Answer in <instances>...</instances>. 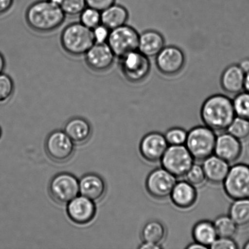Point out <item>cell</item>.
<instances>
[{"mask_svg": "<svg viewBox=\"0 0 249 249\" xmlns=\"http://www.w3.org/2000/svg\"><path fill=\"white\" fill-rule=\"evenodd\" d=\"M200 115L205 125L214 131H226L236 117L233 101L224 94L212 95L202 105Z\"/></svg>", "mask_w": 249, "mask_h": 249, "instance_id": "cell-1", "label": "cell"}, {"mask_svg": "<svg viewBox=\"0 0 249 249\" xmlns=\"http://www.w3.org/2000/svg\"><path fill=\"white\" fill-rule=\"evenodd\" d=\"M25 17L27 23L34 31L48 33L62 25L66 15L54 2L50 0H41L28 7Z\"/></svg>", "mask_w": 249, "mask_h": 249, "instance_id": "cell-2", "label": "cell"}, {"mask_svg": "<svg viewBox=\"0 0 249 249\" xmlns=\"http://www.w3.org/2000/svg\"><path fill=\"white\" fill-rule=\"evenodd\" d=\"M63 50L73 56L85 55L95 43L91 29L81 23H74L66 26L60 36Z\"/></svg>", "mask_w": 249, "mask_h": 249, "instance_id": "cell-3", "label": "cell"}, {"mask_svg": "<svg viewBox=\"0 0 249 249\" xmlns=\"http://www.w3.org/2000/svg\"><path fill=\"white\" fill-rule=\"evenodd\" d=\"M216 139L213 129L206 125L197 126L187 133L185 145L195 160H204L213 155Z\"/></svg>", "mask_w": 249, "mask_h": 249, "instance_id": "cell-4", "label": "cell"}, {"mask_svg": "<svg viewBox=\"0 0 249 249\" xmlns=\"http://www.w3.org/2000/svg\"><path fill=\"white\" fill-rule=\"evenodd\" d=\"M119 65L124 78L129 82L143 81L150 74L151 63L149 58L139 50L131 51L119 58Z\"/></svg>", "mask_w": 249, "mask_h": 249, "instance_id": "cell-5", "label": "cell"}, {"mask_svg": "<svg viewBox=\"0 0 249 249\" xmlns=\"http://www.w3.org/2000/svg\"><path fill=\"white\" fill-rule=\"evenodd\" d=\"M195 159L185 145H170L161 159L162 166L177 178L185 177Z\"/></svg>", "mask_w": 249, "mask_h": 249, "instance_id": "cell-6", "label": "cell"}, {"mask_svg": "<svg viewBox=\"0 0 249 249\" xmlns=\"http://www.w3.org/2000/svg\"><path fill=\"white\" fill-rule=\"evenodd\" d=\"M223 184L226 194L233 201L249 199V166L238 163L231 167Z\"/></svg>", "mask_w": 249, "mask_h": 249, "instance_id": "cell-7", "label": "cell"}, {"mask_svg": "<svg viewBox=\"0 0 249 249\" xmlns=\"http://www.w3.org/2000/svg\"><path fill=\"white\" fill-rule=\"evenodd\" d=\"M49 192L57 203H68L79 195V181L71 173H60L51 179Z\"/></svg>", "mask_w": 249, "mask_h": 249, "instance_id": "cell-8", "label": "cell"}, {"mask_svg": "<svg viewBox=\"0 0 249 249\" xmlns=\"http://www.w3.org/2000/svg\"><path fill=\"white\" fill-rule=\"evenodd\" d=\"M139 34L127 24L111 30L107 43L115 55L120 58L131 51L138 50Z\"/></svg>", "mask_w": 249, "mask_h": 249, "instance_id": "cell-9", "label": "cell"}, {"mask_svg": "<svg viewBox=\"0 0 249 249\" xmlns=\"http://www.w3.org/2000/svg\"><path fill=\"white\" fill-rule=\"evenodd\" d=\"M177 183V177L172 173L163 167L158 168L148 175L145 187L151 196L158 199H164L170 197Z\"/></svg>", "mask_w": 249, "mask_h": 249, "instance_id": "cell-10", "label": "cell"}, {"mask_svg": "<svg viewBox=\"0 0 249 249\" xmlns=\"http://www.w3.org/2000/svg\"><path fill=\"white\" fill-rule=\"evenodd\" d=\"M45 150L49 158L55 162H66L74 154V143L65 131L56 130L46 138Z\"/></svg>", "mask_w": 249, "mask_h": 249, "instance_id": "cell-11", "label": "cell"}, {"mask_svg": "<svg viewBox=\"0 0 249 249\" xmlns=\"http://www.w3.org/2000/svg\"><path fill=\"white\" fill-rule=\"evenodd\" d=\"M185 64L184 53L179 48L167 46L156 56V65L162 74L173 76L182 71Z\"/></svg>", "mask_w": 249, "mask_h": 249, "instance_id": "cell-12", "label": "cell"}, {"mask_svg": "<svg viewBox=\"0 0 249 249\" xmlns=\"http://www.w3.org/2000/svg\"><path fill=\"white\" fill-rule=\"evenodd\" d=\"M115 57L107 43H95L85 54L88 67L99 72L108 70L113 66Z\"/></svg>", "mask_w": 249, "mask_h": 249, "instance_id": "cell-13", "label": "cell"}, {"mask_svg": "<svg viewBox=\"0 0 249 249\" xmlns=\"http://www.w3.org/2000/svg\"><path fill=\"white\" fill-rule=\"evenodd\" d=\"M168 144L165 136L159 132H151L142 139L139 150L144 160L155 163L160 161Z\"/></svg>", "mask_w": 249, "mask_h": 249, "instance_id": "cell-14", "label": "cell"}, {"mask_svg": "<svg viewBox=\"0 0 249 249\" xmlns=\"http://www.w3.org/2000/svg\"><path fill=\"white\" fill-rule=\"evenodd\" d=\"M67 213L71 220L74 223L85 225L94 219L96 207L94 201L82 195L68 202Z\"/></svg>", "mask_w": 249, "mask_h": 249, "instance_id": "cell-15", "label": "cell"}, {"mask_svg": "<svg viewBox=\"0 0 249 249\" xmlns=\"http://www.w3.org/2000/svg\"><path fill=\"white\" fill-rule=\"evenodd\" d=\"M242 150L240 140L231 134L223 133L217 137L214 155L226 162L230 163L237 160Z\"/></svg>", "mask_w": 249, "mask_h": 249, "instance_id": "cell-16", "label": "cell"}, {"mask_svg": "<svg viewBox=\"0 0 249 249\" xmlns=\"http://www.w3.org/2000/svg\"><path fill=\"white\" fill-rule=\"evenodd\" d=\"M246 73L240 66L229 65L224 70L221 77V85L224 91L231 94H237L245 88Z\"/></svg>", "mask_w": 249, "mask_h": 249, "instance_id": "cell-17", "label": "cell"}, {"mask_svg": "<svg viewBox=\"0 0 249 249\" xmlns=\"http://www.w3.org/2000/svg\"><path fill=\"white\" fill-rule=\"evenodd\" d=\"M79 190L82 196L92 201H99L103 198L106 194V183L99 175L89 173L84 175L80 179Z\"/></svg>", "mask_w": 249, "mask_h": 249, "instance_id": "cell-18", "label": "cell"}, {"mask_svg": "<svg viewBox=\"0 0 249 249\" xmlns=\"http://www.w3.org/2000/svg\"><path fill=\"white\" fill-rule=\"evenodd\" d=\"M171 199L175 206L182 209L191 208L196 203L197 194L196 187L187 180L177 182L172 194Z\"/></svg>", "mask_w": 249, "mask_h": 249, "instance_id": "cell-19", "label": "cell"}, {"mask_svg": "<svg viewBox=\"0 0 249 249\" xmlns=\"http://www.w3.org/2000/svg\"><path fill=\"white\" fill-rule=\"evenodd\" d=\"M204 168L206 179L213 184L223 183L228 176L231 167L229 163L218 156L212 155L204 160Z\"/></svg>", "mask_w": 249, "mask_h": 249, "instance_id": "cell-20", "label": "cell"}, {"mask_svg": "<svg viewBox=\"0 0 249 249\" xmlns=\"http://www.w3.org/2000/svg\"><path fill=\"white\" fill-rule=\"evenodd\" d=\"M165 46V39L158 31L148 30L139 34L138 50L148 58L156 57Z\"/></svg>", "mask_w": 249, "mask_h": 249, "instance_id": "cell-21", "label": "cell"}, {"mask_svg": "<svg viewBox=\"0 0 249 249\" xmlns=\"http://www.w3.org/2000/svg\"><path fill=\"white\" fill-rule=\"evenodd\" d=\"M65 133L75 144H84L89 141L92 134L91 126L86 119L73 118L65 124Z\"/></svg>", "mask_w": 249, "mask_h": 249, "instance_id": "cell-22", "label": "cell"}, {"mask_svg": "<svg viewBox=\"0 0 249 249\" xmlns=\"http://www.w3.org/2000/svg\"><path fill=\"white\" fill-rule=\"evenodd\" d=\"M128 17L127 9L119 4H114L101 12L102 23L110 30L126 24Z\"/></svg>", "mask_w": 249, "mask_h": 249, "instance_id": "cell-23", "label": "cell"}, {"mask_svg": "<svg viewBox=\"0 0 249 249\" xmlns=\"http://www.w3.org/2000/svg\"><path fill=\"white\" fill-rule=\"evenodd\" d=\"M192 236L195 242L210 248L218 238L213 223L202 220L197 223L193 228Z\"/></svg>", "mask_w": 249, "mask_h": 249, "instance_id": "cell-24", "label": "cell"}, {"mask_svg": "<svg viewBox=\"0 0 249 249\" xmlns=\"http://www.w3.org/2000/svg\"><path fill=\"white\" fill-rule=\"evenodd\" d=\"M166 236L164 226L160 222L153 220L148 222L144 226L141 232L143 242L160 245Z\"/></svg>", "mask_w": 249, "mask_h": 249, "instance_id": "cell-25", "label": "cell"}, {"mask_svg": "<svg viewBox=\"0 0 249 249\" xmlns=\"http://www.w3.org/2000/svg\"><path fill=\"white\" fill-rule=\"evenodd\" d=\"M229 215L238 226L249 223V199L234 200L229 208Z\"/></svg>", "mask_w": 249, "mask_h": 249, "instance_id": "cell-26", "label": "cell"}, {"mask_svg": "<svg viewBox=\"0 0 249 249\" xmlns=\"http://www.w3.org/2000/svg\"><path fill=\"white\" fill-rule=\"evenodd\" d=\"M218 237L232 238L237 232L238 226L229 215H221L213 222Z\"/></svg>", "mask_w": 249, "mask_h": 249, "instance_id": "cell-27", "label": "cell"}, {"mask_svg": "<svg viewBox=\"0 0 249 249\" xmlns=\"http://www.w3.org/2000/svg\"><path fill=\"white\" fill-rule=\"evenodd\" d=\"M232 101L236 116L249 121V92L241 91Z\"/></svg>", "mask_w": 249, "mask_h": 249, "instance_id": "cell-28", "label": "cell"}, {"mask_svg": "<svg viewBox=\"0 0 249 249\" xmlns=\"http://www.w3.org/2000/svg\"><path fill=\"white\" fill-rule=\"evenodd\" d=\"M58 5L66 16L71 17L80 16L87 7L86 0H59Z\"/></svg>", "mask_w": 249, "mask_h": 249, "instance_id": "cell-29", "label": "cell"}, {"mask_svg": "<svg viewBox=\"0 0 249 249\" xmlns=\"http://www.w3.org/2000/svg\"><path fill=\"white\" fill-rule=\"evenodd\" d=\"M227 130L239 140L246 139L249 136V121L236 116Z\"/></svg>", "mask_w": 249, "mask_h": 249, "instance_id": "cell-30", "label": "cell"}, {"mask_svg": "<svg viewBox=\"0 0 249 249\" xmlns=\"http://www.w3.org/2000/svg\"><path fill=\"white\" fill-rule=\"evenodd\" d=\"M80 23L90 29H93L102 23L101 12L87 7L80 14Z\"/></svg>", "mask_w": 249, "mask_h": 249, "instance_id": "cell-31", "label": "cell"}, {"mask_svg": "<svg viewBox=\"0 0 249 249\" xmlns=\"http://www.w3.org/2000/svg\"><path fill=\"white\" fill-rule=\"evenodd\" d=\"M14 91V84L8 75L0 74V105L6 104L11 99Z\"/></svg>", "mask_w": 249, "mask_h": 249, "instance_id": "cell-32", "label": "cell"}, {"mask_svg": "<svg viewBox=\"0 0 249 249\" xmlns=\"http://www.w3.org/2000/svg\"><path fill=\"white\" fill-rule=\"evenodd\" d=\"M185 177L187 181L195 187L201 186L207 179L202 165L195 163L188 171Z\"/></svg>", "mask_w": 249, "mask_h": 249, "instance_id": "cell-33", "label": "cell"}, {"mask_svg": "<svg viewBox=\"0 0 249 249\" xmlns=\"http://www.w3.org/2000/svg\"><path fill=\"white\" fill-rule=\"evenodd\" d=\"M187 133L183 128L174 127L168 129L164 136L168 145H182L186 142Z\"/></svg>", "mask_w": 249, "mask_h": 249, "instance_id": "cell-34", "label": "cell"}, {"mask_svg": "<svg viewBox=\"0 0 249 249\" xmlns=\"http://www.w3.org/2000/svg\"><path fill=\"white\" fill-rule=\"evenodd\" d=\"M110 29L107 28L104 24L101 23L99 25L92 29L93 34L95 43H107L110 34Z\"/></svg>", "mask_w": 249, "mask_h": 249, "instance_id": "cell-35", "label": "cell"}, {"mask_svg": "<svg viewBox=\"0 0 249 249\" xmlns=\"http://www.w3.org/2000/svg\"><path fill=\"white\" fill-rule=\"evenodd\" d=\"M237 243L231 238L218 237L210 247L212 249H237Z\"/></svg>", "mask_w": 249, "mask_h": 249, "instance_id": "cell-36", "label": "cell"}, {"mask_svg": "<svg viewBox=\"0 0 249 249\" xmlns=\"http://www.w3.org/2000/svg\"><path fill=\"white\" fill-rule=\"evenodd\" d=\"M116 0H86L88 7L102 12L115 4Z\"/></svg>", "mask_w": 249, "mask_h": 249, "instance_id": "cell-37", "label": "cell"}, {"mask_svg": "<svg viewBox=\"0 0 249 249\" xmlns=\"http://www.w3.org/2000/svg\"><path fill=\"white\" fill-rule=\"evenodd\" d=\"M13 3L14 0H0V16L8 12Z\"/></svg>", "mask_w": 249, "mask_h": 249, "instance_id": "cell-38", "label": "cell"}, {"mask_svg": "<svg viewBox=\"0 0 249 249\" xmlns=\"http://www.w3.org/2000/svg\"><path fill=\"white\" fill-rule=\"evenodd\" d=\"M241 70L246 73L249 72V58H245L240 61L238 64Z\"/></svg>", "mask_w": 249, "mask_h": 249, "instance_id": "cell-39", "label": "cell"}, {"mask_svg": "<svg viewBox=\"0 0 249 249\" xmlns=\"http://www.w3.org/2000/svg\"><path fill=\"white\" fill-rule=\"evenodd\" d=\"M141 249H160L162 248L160 245H155V244L143 242L139 247Z\"/></svg>", "mask_w": 249, "mask_h": 249, "instance_id": "cell-40", "label": "cell"}, {"mask_svg": "<svg viewBox=\"0 0 249 249\" xmlns=\"http://www.w3.org/2000/svg\"><path fill=\"white\" fill-rule=\"evenodd\" d=\"M187 249H207L208 248L206 247L203 245H201V244L197 243L196 242H195L194 243L190 244L189 246L186 248Z\"/></svg>", "mask_w": 249, "mask_h": 249, "instance_id": "cell-41", "label": "cell"}, {"mask_svg": "<svg viewBox=\"0 0 249 249\" xmlns=\"http://www.w3.org/2000/svg\"><path fill=\"white\" fill-rule=\"evenodd\" d=\"M5 67H6V62H5L3 55L0 53V74L3 72Z\"/></svg>", "mask_w": 249, "mask_h": 249, "instance_id": "cell-42", "label": "cell"}, {"mask_svg": "<svg viewBox=\"0 0 249 249\" xmlns=\"http://www.w3.org/2000/svg\"><path fill=\"white\" fill-rule=\"evenodd\" d=\"M244 90L249 92V72L246 74Z\"/></svg>", "mask_w": 249, "mask_h": 249, "instance_id": "cell-43", "label": "cell"}, {"mask_svg": "<svg viewBox=\"0 0 249 249\" xmlns=\"http://www.w3.org/2000/svg\"><path fill=\"white\" fill-rule=\"evenodd\" d=\"M244 249H249V241L245 244V246H244Z\"/></svg>", "mask_w": 249, "mask_h": 249, "instance_id": "cell-44", "label": "cell"}, {"mask_svg": "<svg viewBox=\"0 0 249 249\" xmlns=\"http://www.w3.org/2000/svg\"><path fill=\"white\" fill-rule=\"evenodd\" d=\"M1 129H0V138H1Z\"/></svg>", "mask_w": 249, "mask_h": 249, "instance_id": "cell-45", "label": "cell"}]
</instances>
